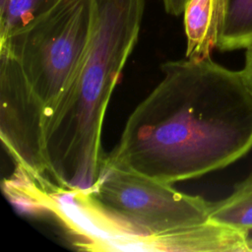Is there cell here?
Segmentation results:
<instances>
[{
  "mask_svg": "<svg viewBox=\"0 0 252 252\" xmlns=\"http://www.w3.org/2000/svg\"><path fill=\"white\" fill-rule=\"evenodd\" d=\"M146 0H93L83 60L45 117L48 175L63 189L90 190L103 164L101 130L111 94L139 37Z\"/></svg>",
  "mask_w": 252,
  "mask_h": 252,
  "instance_id": "2",
  "label": "cell"
},
{
  "mask_svg": "<svg viewBox=\"0 0 252 252\" xmlns=\"http://www.w3.org/2000/svg\"><path fill=\"white\" fill-rule=\"evenodd\" d=\"M226 0H187L183 9L186 58L211 57L217 48Z\"/></svg>",
  "mask_w": 252,
  "mask_h": 252,
  "instance_id": "6",
  "label": "cell"
},
{
  "mask_svg": "<svg viewBox=\"0 0 252 252\" xmlns=\"http://www.w3.org/2000/svg\"><path fill=\"white\" fill-rule=\"evenodd\" d=\"M209 220L238 230H252V171L228 197L210 202Z\"/></svg>",
  "mask_w": 252,
  "mask_h": 252,
  "instance_id": "7",
  "label": "cell"
},
{
  "mask_svg": "<svg viewBox=\"0 0 252 252\" xmlns=\"http://www.w3.org/2000/svg\"><path fill=\"white\" fill-rule=\"evenodd\" d=\"M102 166L173 184L223 168L252 149V95L240 71L211 57L164 62Z\"/></svg>",
  "mask_w": 252,
  "mask_h": 252,
  "instance_id": "1",
  "label": "cell"
},
{
  "mask_svg": "<svg viewBox=\"0 0 252 252\" xmlns=\"http://www.w3.org/2000/svg\"><path fill=\"white\" fill-rule=\"evenodd\" d=\"M165 11L173 16L183 13V9L187 0H161Z\"/></svg>",
  "mask_w": 252,
  "mask_h": 252,
  "instance_id": "12",
  "label": "cell"
},
{
  "mask_svg": "<svg viewBox=\"0 0 252 252\" xmlns=\"http://www.w3.org/2000/svg\"><path fill=\"white\" fill-rule=\"evenodd\" d=\"M60 0H0V42L26 29Z\"/></svg>",
  "mask_w": 252,
  "mask_h": 252,
  "instance_id": "9",
  "label": "cell"
},
{
  "mask_svg": "<svg viewBox=\"0 0 252 252\" xmlns=\"http://www.w3.org/2000/svg\"><path fill=\"white\" fill-rule=\"evenodd\" d=\"M0 137L16 165L26 169L42 188H55L48 175L44 104L6 48H0Z\"/></svg>",
  "mask_w": 252,
  "mask_h": 252,
  "instance_id": "5",
  "label": "cell"
},
{
  "mask_svg": "<svg viewBox=\"0 0 252 252\" xmlns=\"http://www.w3.org/2000/svg\"><path fill=\"white\" fill-rule=\"evenodd\" d=\"M90 191L107 211L146 235L185 229L210 220V202L201 196L112 166H102Z\"/></svg>",
  "mask_w": 252,
  "mask_h": 252,
  "instance_id": "4",
  "label": "cell"
},
{
  "mask_svg": "<svg viewBox=\"0 0 252 252\" xmlns=\"http://www.w3.org/2000/svg\"><path fill=\"white\" fill-rule=\"evenodd\" d=\"M2 186L7 198L24 213L41 214L48 212L46 208L48 190L42 188L20 165L16 166L11 177L4 179Z\"/></svg>",
  "mask_w": 252,
  "mask_h": 252,
  "instance_id": "10",
  "label": "cell"
},
{
  "mask_svg": "<svg viewBox=\"0 0 252 252\" xmlns=\"http://www.w3.org/2000/svg\"><path fill=\"white\" fill-rule=\"evenodd\" d=\"M240 73L246 89L252 95V45L246 48L244 67Z\"/></svg>",
  "mask_w": 252,
  "mask_h": 252,
  "instance_id": "11",
  "label": "cell"
},
{
  "mask_svg": "<svg viewBox=\"0 0 252 252\" xmlns=\"http://www.w3.org/2000/svg\"><path fill=\"white\" fill-rule=\"evenodd\" d=\"M252 45V0H226L217 48L231 51Z\"/></svg>",
  "mask_w": 252,
  "mask_h": 252,
  "instance_id": "8",
  "label": "cell"
},
{
  "mask_svg": "<svg viewBox=\"0 0 252 252\" xmlns=\"http://www.w3.org/2000/svg\"><path fill=\"white\" fill-rule=\"evenodd\" d=\"M93 0H60L48 13L0 42L19 61L33 91L52 111L85 55Z\"/></svg>",
  "mask_w": 252,
  "mask_h": 252,
  "instance_id": "3",
  "label": "cell"
}]
</instances>
